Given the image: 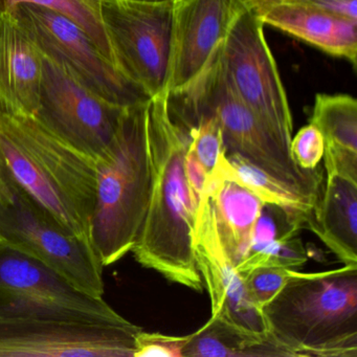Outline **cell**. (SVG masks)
<instances>
[{
  "instance_id": "1",
  "label": "cell",
  "mask_w": 357,
  "mask_h": 357,
  "mask_svg": "<svg viewBox=\"0 0 357 357\" xmlns=\"http://www.w3.org/2000/svg\"><path fill=\"white\" fill-rule=\"evenodd\" d=\"M148 137L151 190L131 252L145 268L158 271L171 283L200 292L204 282L192 246L199 199L185 172L190 135L171 118L167 91L148 104Z\"/></svg>"
},
{
  "instance_id": "2",
  "label": "cell",
  "mask_w": 357,
  "mask_h": 357,
  "mask_svg": "<svg viewBox=\"0 0 357 357\" xmlns=\"http://www.w3.org/2000/svg\"><path fill=\"white\" fill-rule=\"evenodd\" d=\"M0 176L73 235L89 240L97 172L93 158L34 116L0 112Z\"/></svg>"
},
{
  "instance_id": "3",
  "label": "cell",
  "mask_w": 357,
  "mask_h": 357,
  "mask_svg": "<svg viewBox=\"0 0 357 357\" xmlns=\"http://www.w3.org/2000/svg\"><path fill=\"white\" fill-rule=\"evenodd\" d=\"M262 313L286 356L357 357V265L294 271Z\"/></svg>"
},
{
  "instance_id": "4",
  "label": "cell",
  "mask_w": 357,
  "mask_h": 357,
  "mask_svg": "<svg viewBox=\"0 0 357 357\" xmlns=\"http://www.w3.org/2000/svg\"><path fill=\"white\" fill-rule=\"evenodd\" d=\"M220 45L188 86L168 93L171 118L189 131L198 119L211 116L220 127L225 152L241 156L273 178L319 202L323 175L317 169H301L290 152L240 99L227 78Z\"/></svg>"
},
{
  "instance_id": "5",
  "label": "cell",
  "mask_w": 357,
  "mask_h": 357,
  "mask_svg": "<svg viewBox=\"0 0 357 357\" xmlns=\"http://www.w3.org/2000/svg\"><path fill=\"white\" fill-rule=\"evenodd\" d=\"M149 102L125 109L112 142L95 160L97 185L89 239L104 267L132 250L147 213Z\"/></svg>"
},
{
  "instance_id": "6",
  "label": "cell",
  "mask_w": 357,
  "mask_h": 357,
  "mask_svg": "<svg viewBox=\"0 0 357 357\" xmlns=\"http://www.w3.org/2000/svg\"><path fill=\"white\" fill-rule=\"evenodd\" d=\"M0 241L59 273L79 289L104 296V265L89 240L73 235L0 176Z\"/></svg>"
},
{
  "instance_id": "7",
  "label": "cell",
  "mask_w": 357,
  "mask_h": 357,
  "mask_svg": "<svg viewBox=\"0 0 357 357\" xmlns=\"http://www.w3.org/2000/svg\"><path fill=\"white\" fill-rule=\"evenodd\" d=\"M0 319L126 324L104 298L86 294L40 261L0 241Z\"/></svg>"
},
{
  "instance_id": "8",
  "label": "cell",
  "mask_w": 357,
  "mask_h": 357,
  "mask_svg": "<svg viewBox=\"0 0 357 357\" xmlns=\"http://www.w3.org/2000/svg\"><path fill=\"white\" fill-rule=\"evenodd\" d=\"M9 13L45 57L63 66L91 93L121 107L148 103L152 99L147 91L129 80L73 20L33 3H18Z\"/></svg>"
},
{
  "instance_id": "9",
  "label": "cell",
  "mask_w": 357,
  "mask_h": 357,
  "mask_svg": "<svg viewBox=\"0 0 357 357\" xmlns=\"http://www.w3.org/2000/svg\"><path fill=\"white\" fill-rule=\"evenodd\" d=\"M264 26L254 7L243 10L221 43V59L240 99L290 152L291 112Z\"/></svg>"
},
{
  "instance_id": "10",
  "label": "cell",
  "mask_w": 357,
  "mask_h": 357,
  "mask_svg": "<svg viewBox=\"0 0 357 357\" xmlns=\"http://www.w3.org/2000/svg\"><path fill=\"white\" fill-rule=\"evenodd\" d=\"M101 15L116 68L152 98L166 93L173 1L102 0Z\"/></svg>"
},
{
  "instance_id": "11",
  "label": "cell",
  "mask_w": 357,
  "mask_h": 357,
  "mask_svg": "<svg viewBox=\"0 0 357 357\" xmlns=\"http://www.w3.org/2000/svg\"><path fill=\"white\" fill-rule=\"evenodd\" d=\"M126 108L91 93L63 66L43 56L40 103L34 118L68 145L96 160L112 142Z\"/></svg>"
},
{
  "instance_id": "12",
  "label": "cell",
  "mask_w": 357,
  "mask_h": 357,
  "mask_svg": "<svg viewBox=\"0 0 357 357\" xmlns=\"http://www.w3.org/2000/svg\"><path fill=\"white\" fill-rule=\"evenodd\" d=\"M142 330L131 321L0 319V357H133Z\"/></svg>"
},
{
  "instance_id": "13",
  "label": "cell",
  "mask_w": 357,
  "mask_h": 357,
  "mask_svg": "<svg viewBox=\"0 0 357 357\" xmlns=\"http://www.w3.org/2000/svg\"><path fill=\"white\" fill-rule=\"evenodd\" d=\"M192 246L198 271L210 296L212 317H220L246 333L268 340L262 311L252 302L244 278L237 273L225 252L212 198L204 190L196 213Z\"/></svg>"
},
{
  "instance_id": "14",
  "label": "cell",
  "mask_w": 357,
  "mask_h": 357,
  "mask_svg": "<svg viewBox=\"0 0 357 357\" xmlns=\"http://www.w3.org/2000/svg\"><path fill=\"white\" fill-rule=\"evenodd\" d=\"M244 0H174L167 93L181 91L206 68L246 8Z\"/></svg>"
},
{
  "instance_id": "15",
  "label": "cell",
  "mask_w": 357,
  "mask_h": 357,
  "mask_svg": "<svg viewBox=\"0 0 357 357\" xmlns=\"http://www.w3.org/2000/svg\"><path fill=\"white\" fill-rule=\"evenodd\" d=\"M43 79L40 50L12 14H0V112L36 116Z\"/></svg>"
},
{
  "instance_id": "16",
  "label": "cell",
  "mask_w": 357,
  "mask_h": 357,
  "mask_svg": "<svg viewBox=\"0 0 357 357\" xmlns=\"http://www.w3.org/2000/svg\"><path fill=\"white\" fill-rule=\"evenodd\" d=\"M263 24L287 33L356 66L357 22L331 15L300 1L256 9Z\"/></svg>"
},
{
  "instance_id": "17",
  "label": "cell",
  "mask_w": 357,
  "mask_h": 357,
  "mask_svg": "<svg viewBox=\"0 0 357 357\" xmlns=\"http://www.w3.org/2000/svg\"><path fill=\"white\" fill-rule=\"evenodd\" d=\"M204 191L212 198L217 227L227 256L237 266L250 252L255 225L264 202L218 169L206 177Z\"/></svg>"
},
{
  "instance_id": "18",
  "label": "cell",
  "mask_w": 357,
  "mask_h": 357,
  "mask_svg": "<svg viewBox=\"0 0 357 357\" xmlns=\"http://www.w3.org/2000/svg\"><path fill=\"white\" fill-rule=\"evenodd\" d=\"M308 229L344 265H357L356 181L327 174Z\"/></svg>"
},
{
  "instance_id": "19",
  "label": "cell",
  "mask_w": 357,
  "mask_h": 357,
  "mask_svg": "<svg viewBox=\"0 0 357 357\" xmlns=\"http://www.w3.org/2000/svg\"><path fill=\"white\" fill-rule=\"evenodd\" d=\"M215 168L254 192L264 204L281 208L301 229H308L317 208V202L314 200L273 178L241 156L227 153L225 149L219 156Z\"/></svg>"
},
{
  "instance_id": "20",
  "label": "cell",
  "mask_w": 357,
  "mask_h": 357,
  "mask_svg": "<svg viewBox=\"0 0 357 357\" xmlns=\"http://www.w3.org/2000/svg\"><path fill=\"white\" fill-rule=\"evenodd\" d=\"M286 356L271 340L257 337L229 325L220 317L211 319L190 334L183 357Z\"/></svg>"
},
{
  "instance_id": "21",
  "label": "cell",
  "mask_w": 357,
  "mask_h": 357,
  "mask_svg": "<svg viewBox=\"0 0 357 357\" xmlns=\"http://www.w3.org/2000/svg\"><path fill=\"white\" fill-rule=\"evenodd\" d=\"M310 123L321 131L325 143L357 152V101L354 98L319 93Z\"/></svg>"
},
{
  "instance_id": "22",
  "label": "cell",
  "mask_w": 357,
  "mask_h": 357,
  "mask_svg": "<svg viewBox=\"0 0 357 357\" xmlns=\"http://www.w3.org/2000/svg\"><path fill=\"white\" fill-rule=\"evenodd\" d=\"M24 3L47 8L73 20L116 66L112 47L102 22V0H0V14L9 13L18 3Z\"/></svg>"
},
{
  "instance_id": "23",
  "label": "cell",
  "mask_w": 357,
  "mask_h": 357,
  "mask_svg": "<svg viewBox=\"0 0 357 357\" xmlns=\"http://www.w3.org/2000/svg\"><path fill=\"white\" fill-rule=\"evenodd\" d=\"M307 260L308 254L304 244L294 236L273 241L263 250L248 255L236 266V271L243 277L259 267L294 269L302 266Z\"/></svg>"
},
{
  "instance_id": "24",
  "label": "cell",
  "mask_w": 357,
  "mask_h": 357,
  "mask_svg": "<svg viewBox=\"0 0 357 357\" xmlns=\"http://www.w3.org/2000/svg\"><path fill=\"white\" fill-rule=\"evenodd\" d=\"M300 231V227L292 223L281 208L264 204L255 225L248 256L263 250L273 241L294 237Z\"/></svg>"
},
{
  "instance_id": "25",
  "label": "cell",
  "mask_w": 357,
  "mask_h": 357,
  "mask_svg": "<svg viewBox=\"0 0 357 357\" xmlns=\"http://www.w3.org/2000/svg\"><path fill=\"white\" fill-rule=\"evenodd\" d=\"M189 135L190 146L206 169V174L210 175L225 149L218 123L211 116H202L190 129Z\"/></svg>"
},
{
  "instance_id": "26",
  "label": "cell",
  "mask_w": 357,
  "mask_h": 357,
  "mask_svg": "<svg viewBox=\"0 0 357 357\" xmlns=\"http://www.w3.org/2000/svg\"><path fill=\"white\" fill-rule=\"evenodd\" d=\"M294 271L282 267H259L243 275L246 290L261 311L287 283Z\"/></svg>"
},
{
  "instance_id": "27",
  "label": "cell",
  "mask_w": 357,
  "mask_h": 357,
  "mask_svg": "<svg viewBox=\"0 0 357 357\" xmlns=\"http://www.w3.org/2000/svg\"><path fill=\"white\" fill-rule=\"evenodd\" d=\"M290 153L301 169L314 170L325 153V139L313 124L303 127L290 142Z\"/></svg>"
},
{
  "instance_id": "28",
  "label": "cell",
  "mask_w": 357,
  "mask_h": 357,
  "mask_svg": "<svg viewBox=\"0 0 357 357\" xmlns=\"http://www.w3.org/2000/svg\"><path fill=\"white\" fill-rule=\"evenodd\" d=\"M190 335L172 336L142 330L135 337L133 357H183Z\"/></svg>"
},
{
  "instance_id": "29",
  "label": "cell",
  "mask_w": 357,
  "mask_h": 357,
  "mask_svg": "<svg viewBox=\"0 0 357 357\" xmlns=\"http://www.w3.org/2000/svg\"><path fill=\"white\" fill-rule=\"evenodd\" d=\"M327 174H335L357 183V152L334 144L325 143Z\"/></svg>"
},
{
  "instance_id": "30",
  "label": "cell",
  "mask_w": 357,
  "mask_h": 357,
  "mask_svg": "<svg viewBox=\"0 0 357 357\" xmlns=\"http://www.w3.org/2000/svg\"><path fill=\"white\" fill-rule=\"evenodd\" d=\"M331 15L357 22V0H294Z\"/></svg>"
},
{
  "instance_id": "31",
  "label": "cell",
  "mask_w": 357,
  "mask_h": 357,
  "mask_svg": "<svg viewBox=\"0 0 357 357\" xmlns=\"http://www.w3.org/2000/svg\"><path fill=\"white\" fill-rule=\"evenodd\" d=\"M185 172L192 191L195 194L196 197L200 199V195H202V190H204L208 174H206V169L198 160L190 144L187 153H185Z\"/></svg>"
},
{
  "instance_id": "32",
  "label": "cell",
  "mask_w": 357,
  "mask_h": 357,
  "mask_svg": "<svg viewBox=\"0 0 357 357\" xmlns=\"http://www.w3.org/2000/svg\"><path fill=\"white\" fill-rule=\"evenodd\" d=\"M286 1H294V0H255L254 8L255 9H262V8L275 5V3H286Z\"/></svg>"
},
{
  "instance_id": "33",
  "label": "cell",
  "mask_w": 357,
  "mask_h": 357,
  "mask_svg": "<svg viewBox=\"0 0 357 357\" xmlns=\"http://www.w3.org/2000/svg\"><path fill=\"white\" fill-rule=\"evenodd\" d=\"M137 1H151V3H160V1H174V0H137Z\"/></svg>"
},
{
  "instance_id": "34",
  "label": "cell",
  "mask_w": 357,
  "mask_h": 357,
  "mask_svg": "<svg viewBox=\"0 0 357 357\" xmlns=\"http://www.w3.org/2000/svg\"><path fill=\"white\" fill-rule=\"evenodd\" d=\"M244 1H246V3H250V6L254 7L255 0H244Z\"/></svg>"
}]
</instances>
